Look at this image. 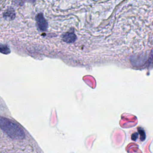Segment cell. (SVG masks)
I'll list each match as a JSON object with an SVG mask.
<instances>
[{"instance_id":"cell-1","label":"cell","mask_w":153,"mask_h":153,"mask_svg":"<svg viewBox=\"0 0 153 153\" xmlns=\"http://www.w3.org/2000/svg\"><path fill=\"white\" fill-rule=\"evenodd\" d=\"M0 128L11 139H23L25 137L23 128L17 124L5 117H0Z\"/></svg>"},{"instance_id":"cell-3","label":"cell","mask_w":153,"mask_h":153,"mask_svg":"<svg viewBox=\"0 0 153 153\" xmlns=\"http://www.w3.org/2000/svg\"><path fill=\"white\" fill-rule=\"evenodd\" d=\"M62 39L63 41L67 43H71L74 42L76 39V36L74 33V31L68 32L63 34L62 36Z\"/></svg>"},{"instance_id":"cell-5","label":"cell","mask_w":153,"mask_h":153,"mask_svg":"<svg viewBox=\"0 0 153 153\" xmlns=\"http://www.w3.org/2000/svg\"><path fill=\"white\" fill-rule=\"evenodd\" d=\"M14 16H15V14H14V11L13 9L10 10H8L7 11V12H5L4 14V17H7V18L9 17L11 19H13L14 17Z\"/></svg>"},{"instance_id":"cell-2","label":"cell","mask_w":153,"mask_h":153,"mask_svg":"<svg viewBox=\"0 0 153 153\" xmlns=\"http://www.w3.org/2000/svg\"><path fill=\"white\" fill-rule=\"evenodd\" d=\"M37 25L41 31H45L48 27V23L42 13H39L36 17Z\"/></svg>"},{"instance_id":"cell-4","label":"cell","mask_w":153,"mask_h":153,"mask_svg":"<svg viewBox=\"0 0 153 153\" xmlns=\"http://www.w3.org/2000/svg\"><path fill=\"white\" fill-rule=\"evenodd\" d=\"M0 52L3 53V54H9L10 53V50L7 47V45H3V44L0 43Z\"/></svg>"}]
</instances>
